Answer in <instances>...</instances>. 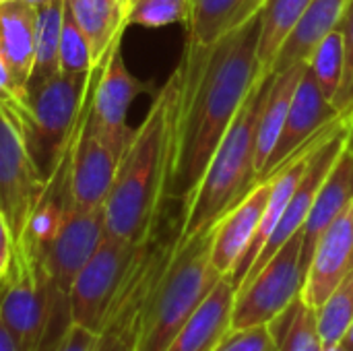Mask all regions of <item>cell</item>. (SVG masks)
Returning a JSON list of instances; mask_svg holds the SVG:
<instances>
[{"label":"cell","mask_w":353,"mask_h":351,"mask_svg":"<svg viewBox=\"0 0 353 351\" xmlns=\"http://www.w3.org/2000/svg\"><path fill=\"white\" fill-rule=\"evenodd\" d=\"M312 0H267L261 12V41H259V62L265 72H269L279 48L294 31L298 21L304 17Z\"/></svg>","instance_id":"cb8c5ba5"},{"label":"cell","mask_w":353,"mask_h":351,"mask_svg":"<svg viewBox=\"0 0 353 351\" xmlns=\"http://www.w3.org/2000/svg\"><path fill=\"white\" fill-rule=\"evenodd\" d=\"M97 348V333L81 327L77 323H70L60 341L50 351H95Z\"/></svg>","instance_id":"d6a6232c"},{"label":"cell","mask_w":353,"mask_h":351,"mask_svg":"<svg viewBox=\"0 0 353 351\" xmlns=\"http://www.w3.org/2000/svg\"><path fill=\"white\" fill-rule=\"evenodd\" d=\"M217 351H279V343L271 325H261L230 331Z\"/></svg>","instance_id":"f546056e"},{"label":"cell","mask_w":353,"mask_h":351,"mask_svg":"<svg viewBox=\"0 0 353 351\" xmlns=\"http://www.w3.org/2000/svg\"><path fill=\"white\" fill-rule=\"evenodd\" d=\"M339 29L343 33V43H345V70H343V81L333 97V106L339 114H352L353 112V0L350 2Z\"/></svg>","instance_id":"4dcf8cb0"},{"label":"cell","mask_w":353,"mask_h":351,"mask_svg":"<svg viewBox=\"0 0 353 351\" xmlns=\"http://www.w3.org/2000/svg\"><path fill=\"white\" fill-rule=\"evenodd\" d=\"M68 6L97 64L128 27V0H68Z\"/></svg>","instance_id":"7402d4cb"},{"label":"cell","mask_w":353,"mask_h":351,"mask_svg":"<svg viewBox=\"0 0 353 351\" xmlns=\"http://www.w3.org/2000/svg\"><path fill=\"white\" fill-rule=\"evenodd\" d=\"M68 0H50L37 6V29H35V62L29 79V87L33 89L39 83L52 79L60 72V33L62 19Z\"/></svg>","instance_id":"603a6c76"},{"label":"cell","mask_w":353,"mask_h":351,"mask_svg":"<svg viewBox=\"0 0 353 351\" xmlns=\"http://www.w3.org/2000/svg\"><path fill=\"white\" fill-rule=\"evenodd\" d=\"M316 317L325 345L341 343L353 323V271L316 308Z\"/></svg>","instance_id":"4316f807"},{"label":"cell","mask_w":353,"mask_h":351,"mask_svg":"<svg viewBox=\"0 0 353 351\" xmlns=\"http://www.w3.org/2000/svg\"><path fill=\"white\" fill-rule=\"evenodd\" d=\"M353 203V151L350 145L341 151L323 186L319 188L310 213L302 228V261L308 269L310 257L325 230Z\"/></svg>","instance_id":"e0dca14e"},{"label":"cell","mask_w":353,"mask_h":351,"mask_svg":"<svg viewBox=\"0 0 353 351\" xmlns=\"http://www.w3.org/2000/svg\"><path fill=\"white\" fill-rule=\"evenodd\" d=\"M267 0H190L186 43L209 46L263 12Z\"/></svg>","instance_id":"ffe728a7"},{"label":"cell","mask_w":353,"mask_h":351,"mask_svg":"<svg viewBox=\"0 0 353 351\" xmlns=\"http://www.w3.org/2000/svg\"><path fill=\"white\" fill-rule=\"evenodd\" d=\"M0 323L23 351H50L70 325L68 296L56 288L43 259L23 242H14L0 283Z\"/></svg>","instance_id":"5b68a950"},{"label":"cell","mask_w":353,"mask_h":351,"mask_svg":"<svg viewBox=\"0 0 353 351\" xmlns=\"http://www.w3.org/2000/svg\"><path fill=\"white\" fill-rule=\"evenodd\" d=\"M176 99L178 79L172 72L155 95L141 126L132 130L122 153L103 205L108 236L137 246L155 236L163 203L168 201Z\"/></svg>","instance_id":"7a4b0ae2"},{"label":"cell","mask_w":353,"mask_h":351,"mask_svg":"<svg viewBox=\"0 0 353 351\" xmlns=\"http://www.w3.org/2000/svg\"><path fill=\"white\" fill-rule=\"evenodd\" d=\"M273 178L261 180L215 228H213V246H211V263L219 275H232L238 261L248 250L261 219L265 215V207L269 201Z\"/></svg>","instance_id":"9a60e30c"},{"label":"cell","mask_w":353,"mask_h":351,"mask_svg":"<svg viewBox=\"0 0 353 351\" xmlns=\"http://www.w3.org/2000/svg\"><path fill=\"white\" fill-rule=\"evenodd\" d=\"M347 145H350V149L353 151V112L352 118H350V137H347Z\"/></svg>","instance_id":"8d00e7d4"},{"label":"cell","mask_w":353,"mask_h":351,"mask_svg":"<svg viewBox=\"0 0 353 351\" xmlns=\"http://www.w3.org/2000/svg\"><path fill=\"white\" fill-rule=\"evenodd\" d=\"M279 351H325V339L319 329L316 308L306 304L302 296L271 325Z\"/></svg>","instance_id":"d4e9b609"},{"label":"cell","mask_w":353,"mask_h":351,"mask_svg":"<svg viewBox=\"0 0 353 351\" xmlns=\"http://www.w3.org/2000/svg\"><path fill=\"white\" fill-rule=\"evenodd\" d=\"M141 248L143 244L137 246L105 234L68 290L70 323L87 327L95 333L101 331L108 312Z\"/></svg>","instance_id":"ba28073f"},{"label":"cell","mask_w":353,"mask_h":351,"mask_svg":"<svg viewBox=\"0 0 353 351\" xmlns=\"http://www.w3.org/2000/svg\"><path fill=\"white\" fill-rule=\"evenodd\" d=\"M37 8L23 0L0 2V50L17 79L29 87L35 62ZM29 91V89H27Z\"/></svg>","instance_id":"d6986e66"},{"label":"cell","mask_w":353,"mask_h":351,"mask_svg":"<svg viewBox=\"0 0 353 351\" xmlns=\"http://www.w3.org/2000/svg\"><path fill=\"white\" fill-rule=\"evenodd\" d=\"M0 103L6 106L8 110H12L19 116V120H23L27 116L29 91L17 79V74L12 72L8 60L2 54V50H0Z\"/></svg>","instance_id":"1f68e13d"},{"label":"cell","mask_w":353,"mask_h":351,"mask_svg":"<svg viewBox=\"0 0 353 351\" xmlns=\"http://www.w3.org/2000/svg\"><path fill=\"white\" fill-rule=\"evenodd\" d=\"M234 300L236 285L225 275L163 351H217L232 331Z\"/></svg>","instance_id":"2e32d148"},{"label":"cell","mask_w":353,"mask_h":351,"mask_svg":"<svg viewBox=\"0 0 353 351\" xmlns=\"http://www.w3.org/2000/svg\"><path fill=\"white\" fill-rule=\"evenodd\" d=\"M308 68L312 70L323 95L333 103V97L341 87L343 70H345V43L339 27L329 31L316 43V48L308 58Z\"/></svg>","instance_id":"484cf974"},{"label":"cell","mask_w":353,"mask_h":351,"mask_svg":"<svg viewBox=\"0 0 353 351\" xmlns=\"http://www.w3.org/2000/svg\"><path fill=\"white\" fill-rule=\"evenodd\" d=\"M0 351H23L2 323H0Z\"/></svg>","instance_id":"e575fe53"},{"label":"cell","mask_w":353,"mask_h":351,"mask_svg":"<svg viewBox=\"0 0 353 351\" xmlns=\"http://www.w3.org/2000/svg\"><path fill=\"white\" fill-rule=\"evenodd\" d=\"M91 79L93 70L87 74L58 72L29 89V110L21 126L29 153L46 182L79 128Z\"/></svg>","instance_id":"8992f818"},{"label":"cell","mask_w":353,"mask_h":351,"mask_svg":"<svg viewBox=\"0 0 353 351\" xmlns=\"http://www.w3.org/2000/svg\"><path fill=\"white\" fill-rule=\"evenodd\" d=\"M341 343L347 348L350 351H353V323L350 325V329H347V333H345V337L341 339Z\"/></svg>","instance_id":"d590c367"},{"label":"cell","mask_w":353,"mask_h":351,"mask_svg":"<svg viewBox=\"0 0 353 351\" xmlns=\"http://www.w3.org/2000/svg\"><path fill=\"white\" fill-rule=\"evenodd\" d=\"M105 238V213L103 207L87 209L72 203L58 234L43 252V267L50 273L56 288L68 296V290L93 257L101 240Z\"/></svg>","instance_id":"8fae6325"},{"label":"cell","mask_w":353,"mask_h":351,"mask_svg":"<svg viewBox=\"0 0 353 351\" xmlns=\"http://www.w3.org/2000/svg\"><path fill=\"white\" fill-rule=\"evenodd\" d=\"M261 14L215 43H186L178 79L168 201H186L205 176L238 110L265 72L259 62Z\"/></svg>","instance_id":"6da1fadb"},{"label":"cell","mask_w":353,"mask_h":351,"mask_svg":"<svg viewBox=\"0 0 353 351\" xmlns=\"http://www.w3.org/2000/svg\"><path fill=\"white\" fill-rule=\"evenodd\" d=\"M308 62H300L294 64L292 68H288L285 72L275 74L273 79V87L269 91V97L263 106L261 112V120H259V128H256V143H254V170H256V182L263 176V170L279 141V134L283 130L296 87L306 70Z\"/></svg>","instance_id":"44dd1931"},{"label":"cell","mask_w":353,"mask_h":351,"mask_svg":"<svg viewBox=\"0 0 353 351\" xmlns=\"http://www.w3.org/2000/svg\"><path fill=\"white\" fill-rule=\"evenodd\" d=\"M353 271V203L325 230L310 257L302 300L319 308Z\"/></svg>","instance_id":"5bb4252c"},{"label":"cell","mask_w":353,"mask_h":351,"mask_svg":"<svg viewBox=\"0 0 353 351\" xmlns=\"http://www.w3.org/2000/svg\"><path fill=\"white\" fill-rule=\"evenodd\" d=\"M273 72H263L250 89L232 126L213 153L199 186L184 201L178 240H188L215 228L259 182L254 170V143L263 106L273 87Z\"/></svg>","instance_id":"3957f363"},{"label":"cell","mask_w":353,"mask_h":351,"mask_svg":"<svg viewBox=\"0 0 353 351\" xmlns=\"http://www.w3.org/2000/svg\"><path fill=\"white\" fill-rule=\"evenodd\" d=\"M213 228L188 240L174 238L149 292L134 351H163L223 277L211 263Z\"/></svg>","instance_id":"277c9868"},{"label":"cell","mask_w":353,"mask_h":351,"mask_svg":"<svg viewBox=\"0 0 353 351\" xmlns=\"http://www.w3.org/2000/svg\"><path fill=\"white\" fill-rule=\"evenodd\" d=\"M0 2H2V0H0Z\"/></svg>","instance_id":"ab89813d"},{"label":"cell","mask_w":353,"mask_h":351,"mask_svg":"<svg viewBox=\"0 0 353 351\" xmlns=\"http://www.w3.org/2000/svg\"><path fill=\"white\" fill-rule=\"evenodd\" d=\"M306 267L302 261V232L285 242L277 254L236 292L232 331L273 325L302 294Z\"/></svg>","instance_id":"52a82bcc"},{"label":"cell","mask_w":353,"mask_h":351,"mask_svg":"<svg viewBox=\"0 0 353 351\" xmlns=\"http://www.w3.org/2000/svg\"><path fill=\"white\" fill-rule=\"evenodd\" d=\"M350 2L352 0H312L304 17L298 21L294 31L279 48L275 60L269 66V72L279 74L292 68L294 64L308 62L316 43L329 31L339 27Z\"/></svg>","instance_id":"ac0fdd59"},{"label":"cell","mask_w":353,"mask_h":351,"mask_svg":"<svg viewBox=\"0 0 353 351\" xmlns=\"http://www.w3.org/2000/svg\"><path fill=\"white\" fill-rule=\"evenodd\" d=\"M190 0H128V25L139 27H168L188 23Z\"/></svg>","instance_id":"f1b7e54d"},{"label":"cell","mask_w":353,"mask_h":351,"mask_svg":"<svg viewBox=\"0 0 353 351\" xmlns=\"http://www.w3.org/2000/svg\"><path fill=\"white\" fill-rule=\"evenodd\" d=\"M337 116H339V112L323 95L312 70L306 66V70L296 87L283 130H281L279 141L263 170L261 180L269 178L273 172H277L288 161V157H292L300 147H304L316 132H321Z\"/></svg>","instance_id":"4fadbf2b"},{"label":"cell","mask_w":353,"mask_h":351,"mask_svg":"<svg viewBox=\"0 0 353 351\" xmlns=\"http://www.w3.org/2000/svg\"><path fill=\"white\" fill-rule=\"evenodd\" d=\"M23 2H27V4H31V6H41V4H46V2H50V0H23Z\"/></svg>","instance_id":"f35d334b"},{"label":"cell","mask_w":353,"mask_h":351,"mask_svg":"<svg viewBox=\"0 0 353 351\" xmlns=\"http://www.w3.org/2000/svg\"><path fill=\"white\" fill-rule=\"evenodd\" d=\"M95 68L97 64L93 66V79H95ZM93 79H91L89 95L81 114V124L70 155L72 203L87 209H97L105 205L122 153L126 149V145L108 137L89 114Z\"/></svg>","instance_id":"30bf717a"},{"label":"cell","mask_w":353,"mask_h":351,"mask_svg":"<svg viewBox=\"0 0 353 351\" xmlns=\"http://www.w3.org/2000/svg\"><path fill=\"white\" fill-rule=\"evenodd\" d=\"M46 188L21 126L19 116L0 103V213L14 242L21 238Z\"/></svg>","instance_id":"9c48e42d"},{"label":"cell","mask_w":353,"mask_h":351,"mask_svg":"<svg viewBox=\"0 0 353 351\" xmlns=\"http://www.w3.org/2000/svg\"><path fill=\"white\" fill-rule=\"evenodd\" d=\"M58 58H60V72H68V74H87L95 66L89 41H87L85 33L81 31V27L77 25L68 2H66L64 19H62Z\"/></svg>","instance_id":"83f0119b"},{"label":"cell","mask_w":353,"mask_h":351,"mask_svg":"<svg viewBox=\"0 0 353 351\" xmlns=\"http://www.w3.org/2000/svg\"><path fill=\"white\" fill-rule=\"evenodd\" d=\"M325 351H350L343 343H335V345H327V350Z\"/></svg>","instance_id":"74e56055"},{"label":"cell","mask_w":353,"mask_h":351,"mask_svg":"<svg viewBox=\"0 0 353 351\" xmlns=\"http://www.w3.org/2000/svg\"><path fill=\"white\" fill-rule=\"evenodd\" d=\"M120 41L122 39H116L108 54L97 62L89 114L108 137L128 145L132 130L126 124V114L134 97L145 91V85L128 72Z\"/></svg>","instance_id":"7c38bea8"},{"label":"cell","mask_w":353,"mask_h":351,"mask_svg":"<svg viewBox=\"0 0 353 351\" xmlns=\"http://www.w3.org/2000/svg\"><path fill=\"white\" fill-rule=\"evenodd\" d=\"M12 252H14V238L10 234V228L0 213V283L8 275L10 263H12Z\"/></svg>","instance_id":"836d02e7"}]
</instances>
